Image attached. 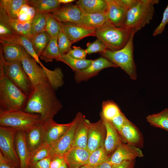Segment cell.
<instances>
[{
	"label": "cell",
	"instance_id": "obj_54",
	"mask_svg": "<svg viewBox=\"0 0 168 168\" xmlns=\"http://www.w3.org/2000/svg\"><path fill=\"white\" fill-rule=\"evenodd\" d=\"M59 168H68V166L65 162Z\"/></svg>",
	"mask_w": 168,
	"mask_h": 168
},
{
	"label": "cell",
	"instance_id": "obj_28",
	"mask_svg": "<svg viewBox=\"0 0 168 168\" xmlns=\"http://www.w3.org/2000/svg\"><path fill=\"white\" fill-rule=\"evenodd\" d=\"M76 5L89 13H107L108 6L105 0H79Z\"/></svg>",
	"mask_w": 168,
	"mask_h": 168
},
{
	"label": "cell",
	"instance_id": "obj_48",
	"mask_svg": "<svg viewBox=\"0 0 168 168\" xmlns=\"http://www.w3.org/2000/svg\"><path fill=\"white\" fill-rule=\"evenodd\" d=\"M17 34L2 23L0 22V37Z\"/></svg>",
	"mask_w": 168,
	"mask_h": 168
},
{
	"label": "cell",
	"instance_id": "obj_37",
	"mask_svg": "<svg viewBox=\"0 0 168 168\" xmlns=\"http://www.w3.org/2000/svg\"><path fill=\"white\" fill-rule=\"evenodd\" d=\"M46 13L35 12L32 19L31 23V37L33 35L46 31Z\"/></svg>",
	"mask_w": 168,
	"mask_h": 168
},
{
	"label": "cell",
	"instance_id": "obj_8",
	"mask_svg": "<svg viewBox=\"0 0 168 168\" xmlns=\"http://www.w3.org/2000/svg\"><path fill=\"white\" fill-rule=\"evenodd\" d=\"M16 132L12 128L0 126V152L12 165L20 168V162L15 145Z\"/></svg>",
	"mask_w": 168,
	"mask_h": 168
},
{
	"label": "cell",
	"instance_id": "obj_31",
	"mask_svg": "<svg viewBox=\"0 0 168 168\" xmlns=\"http://www.w3.org/2000/svg\"><path fill=\"white\" fill-rule=\"evenodd\" d=\"M61 56L58 48V38H51L40 57L42 60L48 62L54 59L57 61Z\"/></svg>",
	"mask_w": 168,
	"mask_h": 168
},
{
	"label": "cell",
	"instance_id": "obj_5",
	"mask_svg": "<svg viewBox=\"0 0 168 168\" xmlns=\"http://www.w3.org/2000/svg\"><path fill=\"white\" fill-rule=\"evenodd\" d=\"M135 33L132 31L130 39L125 46L121 49L113 51L109 49L101 53L104 57L120 67L130 76L131 78L137 79L136 66L133 59V39Z\"/></svg>",
	"mask_w": 168,
	"mask_h": 168
},
{
	"label": "cell",
	"instance_id": "obj_3",
	"mask_svg": "<svg viewBox=\"0 0 168 168\" xmlns=\"http://www.w3.org/2000/svg\"><path fill=\"white\" fill-rule=\"evenodd\" d=\"M159 2L158 0H138L127 11L124 27L136 33L149 24L155 12L154 5Z\"/></svg>",
	"mask_w": 168,
	"mask_h": 168
},
{
	"label": "cell",
	"instance_id": "obj_14",
	"mask_svg": "<svg viewBox=\"0 0 168 168\" xmlns=\"http://www.w3.org/2000/svg\"><path fill=\"white\" fill-rule=\"evenodd\" d=\"M71 122L65 124L56 123L53 119H49L42 124L44 142L51 147L62 137L70 126Z\"/></svg>",
	"mask_w": 168,
	"mask_h": 168
},
{
	"label": "cell",
	"instance_id": "obj_45",
	"mask_svg": "<svg viewBox=\"0 0 168 168\" xmlns=\"http://www.w3.org/2000/svg\"><path fill=\"white\" fill-rule=\"evenodd\" d=\"M128 119L122 112L111 121L119 133L122 128Z\"/></svg>",
	"mask_w": 168,
	"mask_h": 168
},
{
	"label": "cell",
	"instance_id": "obj_1",
	"mask_svg": "<svg viewBox=\"0 0 168 168\" xmlns=\"http://www.w3.org/2000/svg\"><path fill=\"white\" fill-rule=\"evenodd\" d=\"M55 91L48 82L34 89L23 110L40 115L43 122L53 119L63 107Z\"/></svg>",
	"mask_w": 168,
	"mask_h": 168
},
{
	"label": "cell",
	"instance_id": "obj_23",
	"mask_svg": "<svg viewBox=\"0 0 168 168\" xmlns=\"http://www.w3.org/2000/svg\"><path fill=\"white\" fill-rule=\"evenodd\" d=\"M15 145L16 152L20 162V168H28L30 153L26 144L25 131H17Z\"/></svg>",
	"mask_w": 168,
	"mask_h": 168
},
{
	"label": "cell",
	"instance_id": "obj_30",
	"mask_svg": "<svg viewBox=\"0 0 168 168\" xmlns=\"http://www.w3.org/2000/svg\"><path fill=\"white\" fill-rule=\"evenodd\" d=\"M28 2L27 0H0V9L11 17L18 18L21 8L24 5H28Z\"/></svg>",
	"mask_w": 168,
	"mask_h": 168
},
{
	"label": "cell",
	"instance_id": "obj_41",
	"mask_svg": "<svg viewBox=\"0 0 168 168\" xmlns=\"http://www.w3.org/2000/svg\"><path fill=\"white\" fill-rule=\"evenodd\" d=\"M58 43L59 53L61 56L67 54L72 49V43L62 30L58 36Z\"/></svg>",
	"mask_w": 168,
	"mask_h": 168
},
{
	"label": "cell",
	"instance_id": "obj_55",
	"mask_svg": "<svg viewBox=\"0 0 168 168\" xmlns=\"http://www.w3.org/2000/svg\"><path fill=\"white\" fill-rule=\"evenodd\" d=\"M79 168H88L87 167H86L85 166H82L81 167H80Z\"/></svg>",
	"mask_w": 168,
	"mask_h": 168
},
{
	"label": "cell",
	"instance_id": "obj_27",
	"mask_svg": "<svg viewBox=\"0 0 168 168\" xmlns=\"http://www.w3.org/2000/svg\"><path fill=\"white\" fill-rule=\"evenodd\" d=\"M80 7L82 12L83 24L86 27L96 29L109 21L107 13H89Z\"/></svg>",
	"mask_w": 168,
	"mask_h": 168
},
{
	"label": "cell",
	"instance_id": "obj_16",
	"mask_svg": "<svg viewBox=\"0 0 168 168\" xmlns=\"http://www.w3.org/2000/svg\"><path fill=\"white\" fill-rule=\"evenodd\" d=\"M62 30L72 43L89 36H96V29L74 23L60 22Z\"/></svg>",
	"mask_w": 168,
	"mask_h": 168
},
{
	"label": "cell",
	"instance_id": "obj_43",
	"mask_svg": "<svg viewBox=\"0 0 168 168\" xmlns=\"http://www.w3.org/2000/svg\"><path fill=\"white\" fill-rule=\"evenodd\" d=\"M168 23V3L163 13L162 20L158 26L155 29L153 36H155L161 34L164 30L166 25Z\"/></svg>",
	"mask_w": 168,
	"mask_h": 168
},
{
	"label": "cell",
	"instance_id": "obj_9",
	"mask_svg": "<svg viewBox=\"0 0 168 168\" xmlns=\"http://www.w3.org/2000/svg\"><path fill=\"white\" fill-rule=\"evenodd\" d=\"M83 115L78 112L71 122V124L63 135L52 147L51 156L64 155L72 148L75 131L78 123Z\"/></svg>",
	"mask_w": 168,
	"mask_h": 168
},
{
	"label": "cell",
	"instance_id": "obj_34",
	"mask_svg": "<svg viewBox=\"0 0 168 168\" xmlns=\"http://www.w3.org/2000/svg\"><path fill=\"white\" fill-rule=\"evenodd\" d=\"M51 37L46 31L32 36L30 39L33 49L39 57L49 42Z\"/></svg>",
	"mask_w": 168,
	"mask_h": 168
},
{
	"label": "cell",
	"instance_id": "obj_2",
	"mask_svg": "<svg viewBox=\"0 0 168 168\" xmlns=\"http://www.w3.org/2000/svg\"><path fill=\"white\" fill-rule=\"evenodd\" d=\"M28 96L4 74L0 64V111L24 110Z\"/></svg>",
	"mask_w": 168,
	"mask_h": 168
},
{
	"label": "cell",
	"instance_id": "obj_22",
	"mask_svg": "<svg viewBox=\"0 0 168 168\" xmlns=\"http://www.w3.org/2000/svg\"><path fill=\"white\" fill-rule=\"evenodd\" d=\"M42 124L32 127L25 131V140L30 153L44 142Z\"/></svg>",
	"mask_w": 168,
	"mask_h": 168
},
{
	"label": "cell",
	"instance_id": "obj_33",
	"mask_svg": "<svg viewBox=\"0 0 168 168\" xmlns=\"http://www.w3.org/2000/svg\"><path fill=\"white\" fill-rule=\"evenodd\" d=\"M57 61L64 63L75 72L87 68L91 64L94 60L86 59H78L71 57L67 54L61 55Z\"/></svg>",
	"mask_w": 168,
	"mask_h": 168
},
{
	"label": "cell",
	"instance_id": "obj_50",
	"mask_svg": "<svg viewBox=\"0 0 168 168\" xmlns=\"http://www.w3.org/2000/svg\"><path fill=\"white\" fill-rule=\"evenodd\" d=\"M0 168H17L6 159L0 152Z\"/></svg>",
	"mask_w": 168,
	"mask_h": 168
},
{
	"label": "cell",
	"instance_id": "obj_4",
	"mask_svg": "<svg viewBox=\"0 0 168 168\" xmlns=\"http://www.w3.org/2000/svg\"><path fill=\"white\" fill-rule=\"evenodd\" d=\"M131 32L130 29L117 26L108 21L96 29V36L105 44L107 49L115 51L125 46Z\"/></svg>",
	"mask_w": 168,
	"mask_h": 168
},
{
	"label": "cell",
	"instance_id": "obj_6",
	"mask_svg": "<svg viewBox=\"0 0 168 168\" xmlns=\"http://www.w3.org/2000/svg\"><path fill=\"white\" fill-rule=\"evenodd\" d=\"M43 122L37 114L17 110L0 111V125L12 128L17 131H25Z\"/></svg>",
	"mask_w": 168,
	"mask_h": 168
},
{
	"label": "cell",
	"instance_id": "obj_20",
	"mask_svg": "<svg viewBox=\"0 0 168 168\" xmlns=\"http://www.w3.org/2000/svg\"><path fill=\"white\" fill-rule=\"evenodd\" d=\"M90 153L86 149L72 147L64 157L68 168H79L87 164Z\"/></svg>",
	"mask_w": 168,
	"mask_h": 168
},
{
	"label": "cell",
	"instance_id": "obj_21",
	"mask_svg": "<svg viewBox=\"0 0 168 168\" xmlns=\"http://www.w3.org/2000/svg\"><path fill=\"white\" fill-rule=\"evenodd\" d=\"M2 44H16L23 46L29 54L33 58L42 68L45 67L40 61L39 57L35 52L30 40L27 37L20 34H16L0 37Z\"/></svg>",
	"mask_w": 168,
	"mask_h": 168
},
{
	"label": "cell",
	"instance_id": "obj_49",
	"mask_svg": "<svg viewBox=\"0 0 168 168\" xmlns=\"http://www.w3.org/2000/svg\"><path fill=\"white\" fill-rule=\"evenodd\" d=\"M135 160L125 161L120 163L112 166V168H133Z\"/></svg>",
	"mask_w": 168,
	"mask_h": 168
},
{
	"label": "cell",
	"instance_id": "obj_25",
	"mask_svg": "<svg viewBox=\"0 0 168 168\" xmlns=\"http://www.w3.org/2000/svg\"><path fill=\"white\" fill-rule=\"evenodd\" d=\"M3 55L7 62H21L25 57L30 56L21 45L16 44H2Z\"/></svg>",
	"mask_w": 168,
	"mask_h": 168
},
{
	"label": "cell",
	"instance_id": "obj_38",
	"mask_svg": "<svg viewBox=\"0 0 168 168\" xmlns=\"http://www.w3.org/2000/svg\"><path fill=\"white\" fill-rule=\"evenodd\" d=\"M121 112L116 103L113 101L108 100L102 103L100 117L111 122Z\"/></svg>",
	"mask_w": 168,
	"mask_h": 168
},
{
	"label": "cell",
	"instance_id": "obj_15",
	"mask_svg": "<svg viewBox=\"0 0 168 168\" xmlns=\"http://www.w3.org/2000/svg\"><path fill=\"white\" fill-rule=\"evenodd\" d=\"M52 15L60 22L74 23L84 26L82 23V12L77 5H68L58 8Z\"/></svg>",
	"mask_w": 168,
	"mask_h": 168
},
{
	"label": "cell",
	"instance_id": "obj_12",
	"mask_svg": "<svg viewBox=\"0 0 168 168\" xmlns=\"http://www.w3.org/2000/svg\"><path fill=\"white\" fill-rule=\"evenodd\" d=\"M109 67H118L103 57L94 60L91 64L83 70L75 72L74 79L77 83L88 80L97 74L102 69Z\"/></svg>",
	"mask_w": 168,
	"mask_h": 168
},
{
	"label": "cell",
	"instance_id": "obj_11",
	"mask_svg": "<svg viewBox=\"0 0 168 168\" xmlns=\"http://www.w3.org/2000/svg\"><path fill=\"white\" fill-rule=\"evenodd\" d=\"M106 129L102 119L95 123L88 121V140L86 149L90 152L104 146Z\"/></svg>",
	"mask_w": 168,
	"mask_h": 168
},
{
	"label": "cell",
	"instance_id": "obj_18",
	"mask_svg": "<svg viewBox=\"0 0 168 168\" xmlns=\"http://www.w3.org/2000/svg\"><path fill=\"white\" fill-rule=\"evenodd\" d=\"M108 20L115 26L124 27L128 10L121 0H105Z\"/></svg>",
	"mask_w": 168,
	"mask_h": 168
},
{
	"label": "cell",
	"instance_id": "obj_53",
	"mask_svg": "<svg viewBox=\"0 0 168 168\" xmlns=\"http://www.w3.org/2000/svg\"><path fill=\"white\" fill-rule=\"evenodd\" d=\"M60 3H68L75 1L74 0H58Z\"/></svg>",
	"mask_w": 168,
	"mask_h": 168
},
{
	"label": "cell",
	"instance_id": "obj_29",
	"mask_svg": "<svg viewBox=\"0 0 168 168\" xmlns=\"http://www.w3.org/2000/svg\"><path fill=\"white\" fill-rule=\"evenodd\" d=\"M60 4L58 0H30L28 2L35 12L44 13L54 12L59 8Z\"/></svg>",
	"mask_w": 168,
	"mask_h": 168
},
{
	"label": "cell",
	"instance_id": "obj_10",
	"mask_svg": "<svg viewBox=\"0 0 168 168\" xmlns=\"http://www.w3.org/2000/svg\"><path fill=\"white\" fill-rule=\"evenodd\" d=\"M21 63L34 89L48 82L44 69L31 56L25 57Z\"/></svg>",
	"mask_w": 168,
	"mask_h": 168
},
{
	"label": "cell",
	"instance_id": "obj_44",
	"mask_svg": "<svg viewBox=\"0 0 168 168\" xmlns=\"http://www.w3.org/2000/svg\"><path fill=\"white\" fill-rule=\"evenodd\" d=\"M68 54L71 57L78 59L83 60L86 59L87 53L85 50L80 47L73 46L68 53Z\"/></svg>",
	"mask_w": 168,
	"mask_h": 168
},
{
	"label": "cell",
	"instance_id": "obj_39",
	"mask_svg": "<svg viewBox=\"0 0 168 168\" xmlns=\"http://www.w3.org/2000/svg\"><path fill=\"white\" fill-rule=\"evenodd\" d=\"M51 147L44 142L40 146L30 153L29 165L51 157Z\"/></svg>",
	"mask_w": 168,
	"mask_h": 168
},
{
	"label": "cell",
	"instance_id": "obj_19",
	"mask_svg": "<svg viewBox=\"0 0 168 168\" xmlns=\"http://www.w3.org/2000/svg\"><path fill=\"white\" fill-rule=\"evenodd\" d=\"M106 129V135L104 146L110 157L122 143V139L111 122L101 117Z\"/></svg>",
	"mask_w": 168,
	"mask_h": 168
},
{
	"label": "cell",
	"instance_id": "obj_36",
	"mask_svg": "<svg viewBox=\"0 0 168 168\" xmlns=\"http://www.w3.org/2000/svg\"><path fill=\"white\" fill-rule=\"evenodd\" d=\"M43 68L47 75L49 83L55 90L63 85V74L60 68H57L54 70H50L45 67Z\"/></svg>",
	"mask_w": 168,
	"mask_h": 168
},
{
	"label": "cell",
	"instance_id": "obj_17",
	"mask_svg": "<svg viewBox=\"0 0 168 168\" xmlns=\"http://www.w3.org/2000/svg\"><path fill=\"white\" fill-rule=\"evenodd\" d=\"M31 20L22 21L18 18H13L0 9V22L16 34L24 35L30 40L31 38L30 28Z\"/></svg>",
	"mask_w": 168,
	"mask_h": 168
},
{
	"label": "cell",
	"instance_id": "obj_52",
	"mask_svg": "<svg viewBox=\"0 0 168 168\" xmlns=\"http://www.w3.org/2000/svg\"><path fill=\"white\" fill-rule=\"evenodd\" d=\"M94 168H112V165L107 161L97 166Z\"/></svg>",
	"mask_w": 168,
	"mask_h": 168
},
{
	"label": "cell",
	"instance_id": "obj_35",
	"mask_svg": "<svg viewBox=\"0 0 168 168\" xmlns=\"http://www.w3.org/2000/svg\"><path fill=\"white\" fill-rule=\"evenodd\" d=\"M109 158L104 146H103L90 153L87 163L84 166L88 168H94L108 161Z\"/></svg>",
	"mask_w": 168,
	"mask_h": 168
},
{
	"label": "cell",
	"instance_id": "obj_24",
	"mask_svg": "<svg viewBox=\"0 0 168 168\" xmlns=\"http://www.w3.org/2000/svg\"><path fill=\"white\" fill-rule=\"evenodd\" d=\"M119 133L127 144L137 147L142 141V135L139 129L128 119Z\"/></svg>",
	"mask_w": 168,
	"mask_h": 168
},
{
	"label": "cell",
	"instance_id": "obj_26",
	"mask_svg": "<svg viewBox=\"0 0 168 168\" xmlns=\"http://www.w3.org/2000/svg\"><path fill=\"white\" fill-rule=\"evenodd\" d=\"M88 121L82 116L76 128L72 147L86 149L88 133Z\"/></svg>",
	"mask_w": 168,
	"mask_h": 168
},
{
	"label": "cell",
	"instance_id": "obj_47",
	"mask_svg": "<svg viewBox=\"0 0 168 168\" xmlns=\"http://www.w3.org/2000/svg\"><path fill=\"white\" fill-rule=\"evenodd\" d=\"M51 157L29 165L28 168H49Z\"/></svg>",
	"mask_w": 168,
	"mask_h": 168
},
{
	"label": "cell",
	"instance_id": "obj_32",
	"mask_svg": "<svg viewBox=\"0 0 168 168\" xmlns=\"http://www.w3.org/2000/svg\"><path fill=\"white\" fill-rule=\"evenodd\" d=\"M146 120L152 126L168 132V108L158 113L149 115Z\"/></svg>",
	"mask_w": 168,
	"mask_h": 168
},
{
	"label": "cell",
	"instance_id": "obj_51",
	"mask_svg": "<svg viewBox=\"0 0 168 168\" xmlns=\"http://www.w3.org/2000/svg\"><path fill=\"white\" fill-rule=\"evenodd\" d=\"M121 1L128 10L136 3L138 0H121Z\"/></svg>",
	"mask_w": 168,
	"mask_h": 168
},
{
	"label": "cell",
	"instance_id": "obj_13",
	"mask_svg": "<svg viewBox=\"0 0 168 168\" xmlns=\"http://www.w3.org/2000/svg\"><path fill=\"white\" fill-rule=\"evenodd\" d=\"M143 156L142 151L138 147L123 143L110 157L108 161L112 165L119 164L125 161L135 160Z\"/></svg>",
	"mask_w": 168,
	"mask_h": 168
},
{
	"label": "cell",
	"instance_id": "obj_40",
	"mask_svg": "<svg viewBox=\"0 0 168 168\" xmlns=\"http://www.w3.org/2000/svg\"><path fill=\"white\" fill-rule=\"evenodd\" d=\"M46 31L51 38H58L61 30V23L49 13H46Z\"/></svg>",
	"mask_w": 168,
	"mask_h": 168
},
{
	"label": "cell",
	"instance_id": "obj_46",
	"mask_svg": "<svg viewBox=\"0 0 168 168\" xmlns=\"http://www.w3.org/2000/svg\"><path fill=\"white\" fill-rule=\"evenodd\" d=\"M65 162L64 156H51L49 168H59Z\"/></svg>",
	"mask_w": 168,
	"mask_h": 168
},
{
	"label": "cell",
	"instance_id": "obj_7",
	"mask_svg": "<svg viewBox=\"0 0 168 168\" xmlns=\"http://www.w3.org/2000/svg\"><path fill=\"white\" fill-rule=\"evenodd\" d=\"M4 74L28 97L34 90L21 62H7L4 59Z\"/></svg>",
	"mask_w": 168,
	"mask_h": 168
},
{
	"label": "cell",
	"instance_id": "obj_42",
	"mask_svg": "<svg viewBox=\"0 0 168 168\" xmlns=\"http://www.w3.org/2000/svg\"><path fill=\"white\" fill-rule=\"evenodd\" d=\"M86 46L85 50L89 54L98 52L102 53L107 49L105 44L98 38L93 42L87 43Z\"/></svg>",
	"mask_w": 168,
	"mask_h": 168
}]
</instances>
